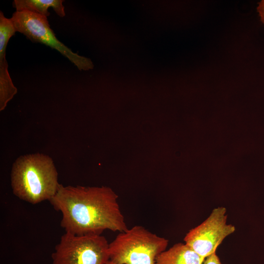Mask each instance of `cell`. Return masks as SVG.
Listing matches in <instances>:
<instances>
[{
  "instance_id": "12",
  "label": "cell",
  "mask_w": 264,
  "mask_h": 264,
  "mask_svg": "<svg viewBox=\"0 0 264 264\" xmlns=\"http://www.w3.org/2000/svg\"><path fill=\"white\" fill-rule=\"evenodd\" d=\"M108 264H115V263H113L112 262H111V261H110L109 262V263H108Z\"/></svg>"
},
{
  "instance_id": "11",
  "label": "cell",
  "mask_w": 264,
  "mask_h": 264,
  "mask_svg": "<svg viewBox=\"0 0 264 264\" xmlns=\"http://www.w3.org/2000/svg\"><path fill=\"white\" fill-rule=\"evenodd\" d=\"M257 10L261 18V21L264 23V0L259 3Z\"/></svg>"
},
{
  "instance_id": "2",
  "label": "cell",
  "mask_w": 264,
  "mask_h": 264,
  "mask_svg": "<svg viewBox=\"0 0 264 264\" xmlns=\"http://www.w3.org/2000/svg\"><path fill=\"white\" fill-rule=\"evenodd\" d=\"M11 183L16 197L33 204L49 201L60 185L52 159L40 153L20 156L16 160Z\"/></svg>"
},
{
  "instance_id": "4",
  "label": "cell",
  "mask_w": 264,
  "mask_h": 264,
  "mask_svg": "<svg viewBox=\"0 0 264 264\" xmlns=\"http://www.w3.org/2000/svg\"><path fill=\"white\" fill-rule=\"evenodd\" d=\"M109 243L101 234H63L52 254V264H108Z\"/></svg>"
},
{
  "instance_id": "5",
  "label": "cell",
  "mask_w": 264,
  "mask_h": 264,
  "mask_svg": "<svg viewBox=\"0 0 264 264\" xmlns=\"http://www.w3.org/2000/svg\"><path fill=\"white\" fill-rule=\"evenodd\" d=\"M16 32L22 33L32 42L40 43L59 52L80 70L93 68L92 61L73 52L60 41L50 27L47 18L27 11H16L10 18Z\"/></svg>"
},
{
  "instance_id": "6",
  "label": "cell",
  "mask_w": 264,
  "mask_h": 264,
  "mask_svg": "<svg viewBox=\"0 0 264 264\" xmlns=\"http://www.w3.org/2000/svg\"><path fill=\"white\" fill-rule=\"evenodd\" d=\"M227 219L225 207L214 209L204 221L186 234L184 238L185 243L203 261L216 253L223 240L235 232V227L227 224Z\"/></svg>"
},
{
  "instance_id": "1",
  "label": "cell",
  "mask_w": 264,
  "mask_h": 264,
  "mask_svg": "<svg viewBox=\"0 0 264 264\" xmlns=\"http://www.w3.org/2000/svg\"><path fill=\"white\" fill-rule=\"evenodd\" d=\"M49 201L62 213L60 224L66 232L101 234L106 230L121 232L128 229L118 196L110 187L60 184Z\"/></svg>"
},
{
  "instance_id": "10",
  "label": "cell",
  "mask_w": 264,
  "mask_h": 264,
  "mask_svg": "<svg viewBox=\"0 0 264 264\" xmlns=\"http://www.w3.org/2000/svg\"><path fill=\"white\" fill-rule=\"evenodd\" d=\"M202 264H222L216 255V253H214L211 255L205 258Z\"/></svg>"
},
{
  "instance_id": "7",
  "label": "cell",
  "mask_w": 264,
  "mask_h": 264,
  "mask_svg": "<svg viewBox=\"0 0 264 264\" xmlns=\"http://www.w3.org/2000/svg\"><path fill=\"white\" fill-rule=\"evenodd\" d=\"M16 32L10 18H6L0 11V110H3L17 93L8 70L6 59L7 43Z\"/></svg>"
},
{
  "instance_id": "8",
  "label": "cell",
  "mask_w": 264,
  "mask_h": 264,
  "mask_svg": "<svg viewBox=\"0 0 264 264\" xmlns=\"http://www.w3.org/2000/svg\"><path fill=\"white\" fill-rule=\"evenodd\" d=\"M203 260L185 243H177L161 252L156 264H202Z\"/></svg>"
},
{
  "instance_id": "9",
  "label": "cell",
  "mask_w": 264,
  "mask_h": 264,
  "mask_svg": "<svg viewBox=\"0 0 264 264\" xmlns=\"http://www.w3.org/2000/svg\"><path fill=\"white\" fill-rule=\"evenodd\" d=\"M63 0H14L13 6L16 11H27L47 17L50 15L48 8L52 7L61 17L66 15Z\"/></svg>"
},
{
  "instance_id": "3",
  "label": "cell",
  "mask_w": 264,
  "mask_h": 264,
  "mask_svg": "<svg viewBox=\"0 0 264 264\" xmlns=\"http://www.w3.org/2000/svg\"><path fill=\"white\" fill-rule=\"evenodd\" d=\"M168 243L165 238L135 225L120 232L109 243L110 261L115 264H156L157 257Z\"/></svg>"
}]
</instances>
